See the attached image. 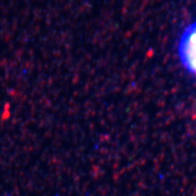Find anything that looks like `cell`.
Listing matches in <instances>:
<instances>
[{"label":"cell","instance_id":"1","mask_svg":"<svg viewBox=\"0 0 196 196\" xmlns=\"http://www.w3.org/2000/svg\"><path fill=\"white\" fill-rule=\"evenodd\" d=\"M178 54L184 67L196 74V22L188 26L181 35Z\"/></svg>","mask_w":196,"mask_h":196}]
</instances>
